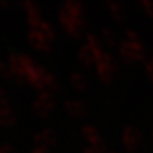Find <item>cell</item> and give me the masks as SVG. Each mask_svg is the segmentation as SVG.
Listing matches in <instances>:
<instances>
[{"label": "cell", "instance_id": "9c48e42d", "mask_svg": "<svg viewBox=\"0 0 153 153\" xmlns=\"http://www.w3.org/2000/svg\"><path fill=\"white\" fill-rule=\"evenodd\" d=\"M0 77L5 78L7 81L13 79V71H11L8 62H5L1 59H0Z\"/></svg>", "mask_w": 153, "mask_h": 153}, {"label": "cell", "instance_id": "5b68a950", "mask_svg": "<svg viewBox=\"0 0 153 153\" xmlns=\"http://www.w3.org/2000/svg\"><path fill=\"white\" fill-rule=\"evenodd\" d=\"M34 143H35V146L48 150L57 143V137H56V134L51 129H43V131H39L35 134Z\"/></svg>", "mask_w": 153, "mask_h": 153}, {"label": "cell", "instance_id": "6da1fadb", "mask_svg": "<svg viewBox=\"0 0 153 153\" xmlns=\"http://www.w3.org/2000/svg\"><path fill=\"white\" fill-rule=\"evenodd\" d=\"M59 22L69 34H78L82 30V7L78 2L68 1L59 13Z\"/></svg>", "mask_w": 153, "mask_h": 153}, {"label": "cell", "instance_id": "4fadbf2b", "mask_svg": "<svg viewBox=\"0 0 153 153\" xmlns=\"http://www.w3.org/2000/svg\"><path fill=\"white\" fill-rule=\"evenodd\" d=\"M0 6H1L2 8H7V7H9V4L6 2V1H0Z\"/></svg>", "mask_w": 153, "mask_h": 153}, {"label": "cell", "instance_id": "ba28073f", "mask_svg": "<svg viewBox=\"0 0 153 153\" xmlns=\"http://www.w3.org/2000/svg\"><path fill=\"white\" fill-rule=\"evenodd\" d=\"M32 30H35L39 33H41L44 38L48 39L49 41H52L55 39V30H53V27L50 25L49 23L44 22V21H42L36 27L32 28Z\"/></svg>", "mask_w": 153, "mask_h": 153}, {"label": "cell", "instance_id": "52a82bcc", "mask_svg": "<svg viewBox=\"0 0 153 153\" xmlns=\"http://www.w3.org/2000/svg\"><path fill=\"white\" fill-rule=\"evenodd\" d=\"M65 109L73 117H81L85 111L83 104L78 101H74V100H69V101L66 102Z\"/></svg>", "mask_w": 153, "mask_h": 153}, {"label": "cell", "instance_id": "7c38bea8", "mask_svg": "<svg viewBox=\"0 0 153 153\" xmlns=\"http://www.w3.org/2000/svg\"><path fill=\"white\" fill-rule=\"evenodd\" d=\"M0 153H17L15 148L10 144H1L0 145Z\"/></svg>", "mask_w": 153, "mask_h": 153}, {"label": "cell", "instance_id": "8fae6325", "mask_svg": "<svg viewBox=\"0 0 153 153\" xmlns=\"http://www.w3.org/2000/svg\"><path fill=\"white\" fill-rule=\"evenodd\" d=\"M9 99L7 97V93L0 88V107H9Z\"/></svg>", "mask_w": 153, "mask_h": 153}, {"label": "cell", "instance_id": "277c9868", "mask_svg": "<svg viewBox=\"0 0 153 153\" xmlns=\"http://www.w3.org/2000/svg\"><path fill=\"white\" fill-rule=\"evenodd\" d=\"M28 42L32 45L34 49H36L38 51H42V52H48L51 48V41H49L48 39H45L38 31L35 30H31L28 32L27 35Z\"/></svg>", "mask_w": 153, "mask_h": 153}, {"label": "cell", "instance_id": "30bf717a", "mask_svg": "<svg viewBox=\"0 0 153 153\" xmlns=\"http://www.w3.org/2000/svg\"><path fill=\"white\" fill-rule=\"evenodd\" d=\"M71 81L73 86L76 88H83L84 85H85V81H84V78H83L82 75H79V74H74V75L71 76Z\"/></svg>", "mask_w": 153, "mask_h": 153}, {"label": "cell", "instance_id": "8992f818", "mask_svg": "<svg viewBox=\"0 0 153 153\" xmlns=\"http://www.w3.org/2000/svg\"><path fill=\"white\" fill-rule=\"evenodd\" d=\"M16 120V115L9 107H0V127H11Z\"/></svg>", "mask_w": 153, "mask_h": 153}, {"label": "cell", "instance_id": "7a4b0ae2", "mask_svg": "<svg viewBox=\"0 0 153 153\" xmlns=\"http://www.w3.org/2000/svg\"><path fill=\"white\" fill-rule=\"evenodd\" d=\"M55 100L50 92H40L33 102V110L34 112L41 117L45 118L55 109Z\"/></svg>", "mask_w": 153, "mask_h": 153}, {"label": "cell", "instance_id": "3957f363", "mask_svg": "<svg viewBox=\"0 0 153 153\" xmlns=\"http://www.w3.org/2000/svg\"><path fill=\"white\" fill-rule=\"evenodd\" d=\"M23 8H24V10H25L26 19H27V23H28V25H30V27H31V30H32V28H35L40 23L42 22L40 8H39L34 2H31V1H25V2H23Z\"/></svg>", "mask_w": 153, "mask_h": 153}]
</instances>
